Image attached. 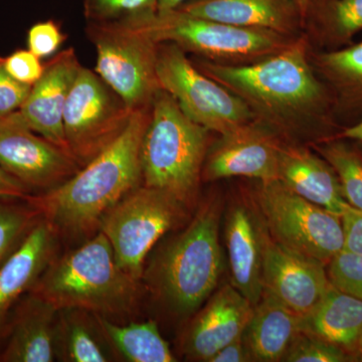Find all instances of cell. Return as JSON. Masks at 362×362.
I'll return each instance as SVG.
<instances>
[{
  "label": "cell",
  "mask_w": 362,
  "mask_h": 362,
  "mask_svg": "<svg viewBox=\"0 0 362 362\" xmlns=\"http://www.w3.org/2000/svg\"><path fill=\"white\" fill-rule=\"evenodd\" d=\"M4 66L9 75L23 84L33 86L42 77L45 71L39 57L30 49H20L4 58Z\"/></svg>",
  "instance_id": "cell-34"
},
{
  "label": "cell",
  "mask_w": 362,
  "mask_h": 362,
  "mask_svg": "<svg viewBox=\"0 0 362 362\" xmlns=\"http://www.w3.org/2000/svg\"><path fill=\"white\" fill-rule=\"evenodd\" d=\"M33 294L58 310L122 313L135 304L137 279L117 264L110 242L100 232L82 247L49 263Z\"/></svg>",
  "instance_id": "cell-3"
},
{
  "label": "cell",
  "mask_w": 362,
  "mask_h": 362,
  "mask_svg": "<svg viewBox=\"0 0 362 362\" xmlns=\"http://www.w3.org/2000/svg\"><path fill=\"white\" fill-rule=\"evenodd\" d=\"M252 361L251 354L245 342L244 335L226 344L209 362H246Z\"/></svg>",
  "instance_id": "cell-37"
},
{
  "label": "cell",
  "mask_w": 362,
  "mask_h": 362,
  "mask_svg": "<svg viewBox=\"0 0 362 362\" xmlns=\"http://www.w3.org/2000/svg\"><path fill=\"white\" fill-rule=\"evenodd\" d=\"M66 39V35L57 21H40L28 30V47L40 59L47 58L59 51Z\"/></svg>",
  "instance_id": "cell-33"
},
{
  "label": "cell",
  "mask_w": 362,
  "mask_h": 362,
  "mask_svg": "<svg viewBox=\"0 0 362 362\" xmlns=\"http://www.w3.org/2000/svg\"><path fill=\"white\" fill-rule=\"evenodd\" d=\"M183 207L170 195L145 185L112 206L99 226L120 268L137 280L141 277L150 250L180 220Z\"/></svg>",
  "instance_id": "cell-10"
},
{
  "label": "cell",
  "mask_w": 362,
  "mask_h": 362,
  "mask_svg": "<svg viewBox=\"0 0 362 362\" xmlns=\"http://www.w3.org/2000/svg\"><path fill=\"white\" fill-rule=\"evenodd\" d=\"M296 2L300 13L306 23L307 16H308L309 7H310L311 0H294Z\"/></svg>",
  "instance_id": "cell-41"
},
{
  "label": "cell",
  "mask_w": 362,
  "mask_h": 362,
  "mask_svg": "<svg viewBox=\"0 0 362 362\" xmlns=\"http://www.w3.org/2000/svg\"><path fill=\"white\" fill-rule=\"evenodd\" d=\"M220 218L218 201L202 206L187 228L164 247L153 267V285L180 315L197 311L220 280L223 262Z\"/></svg>",
  "instance_id": "cell-5"
},
{
  "label": "cell",
  "mask_w": 362,
  "mask_h": 362,
  "mask_svg": "<svg viewBox=\"0 0 362 362\" xmlns=\"http://www.w3.org/2000/svg\"><path fill=\"white\" fill-rule=\"evenodd\" d=\"M310 21L323 44L341 47L362 30V0H325L309 7Z\"/></svg>",
  "instance_id": "cell-26"
},
{
  "label": "cell",
  "mask_w": 362,
  "mask_h": 362,
  "mask_svg": "<svg viewBox=\"0 0 362 362\" xmlns=\"http://www.w3.org/2000/svg\"><path fill=\"white\" fill-rule=\"evenodd\" d=\"M327 273L334 287L362 300V254L338 252L328 264Z\"/></svg>",
  "instance_id": "cell-32"
},
{
  "label": "cell",
  "mask_w": 362,
  "mask_h": 362,
  "mask_svg": "<svg viewBox=\"0 0 362 362\" xmlns=\"http://www.w3.org/2000/svg\"><path fill=\"white\" fill-rule=\"evenodd\" d=\"M66 311L61 319L56 335L61 339L62 351L66 361L73 362H106L108 357L99 344L92 330L84 321L77 318L76 309H62Z\"/></svg>",
  "instance_id": "cell-28"
},
{
  "label": "cell",
  "mask_w": 362,
  "mask_h": 362,
  "mask_svg": "<svg viewBox=\"0 0 362 362\" xmlns=\"http://www.w3.org/2000/svg\"><path fill=\"white\" fill-rule=\"evenodd\" d=\"M334 137L344 138L350 141L358 142L362 144V120L337 133Z\"/></svg>",
  "instance_id": "cell-39"
},
{
  "label": "cell",
  "mask_w": 362,
  "mask_h": 362,
  "mask_svg": "<svg viewBox=\"0 0 362 362\" xmlns=\"http://www.w3.org/2000/svg\"><path fill=\"white\" fill-rule=\"evenodd\" d=\"M209 132L188 118L166 90H158L142 140L143 185L183 206L192 202L209 150Z\"/></svg>",
  "instance_id": "cell-4"
},
{
  "label": "cell",
  "mask_w": 362,
  "mask_h": 362,
  "mask_svg": "<svg viewBox=\"0 0 362 362\" xmlns=\"http://www.w3.org/2000/svg\"><path fill=\"white\" fill-rule=\"evenodd\" d=\"M54 228L47 221L35 223L0 268V328L21 294L35 286L51 261Z\"/></svg>",
  "instance_id": "cell-20"
},
{
  "label": "cell",
  "mask_w": 362,
  "mask_h": 362,
  "mask_svg": "<svg viewBox=\"0 0 362 362\" xmlns=\"http://www.w3.org/2000/svg\"><path fill=\"white\" fill-rule=\"evenodd\" d=\"M122 23L156 44L170 42L185 52L226 65L254 63L282 51L297 39L206 20L180 9Z\"/></svg>",
  "instance_id": "cell-6"
},
{
  "label": "cell",
  "mask_w": 362,
  "mask_h": 362,
  "mask_svg": "<svg viewBox=\"0 0 362 362\" xmlns=\"http://www.w3.org/2000/svg\"><path fill=\"white\" fill-rule=\"evenodd\" d=\"M283 143L275 130L259 120L221 134L207 150L202 178L214 181L244 176L259 181L278 180Z\"/></svg>",
  "instance_id": "cell-13"
},
{
  "label": "cell",
  "mask_w": 362,
  "mask_h": 362,
  "mask_svg": "<svg viewBox=\"0 0 362 362\" xmlns=\"http://www.w3.org/2000/svg\"><path fill=\"white\" fill-rule=\"evenodd\" d=\"M82 66L74 47L58 52L45 64L44 74L32 86L30 94L18 110L30 129L68 153L64 111L71 86Z\"/></svg>",
  "instance_id": "cell-16"
},
{
  "label": "cell",
  "mask_w": 362,
  "mask_h": 362,
  "mask_svg": "<svg viewBox=\"0 0 362 362\" xmlns=\"http://www.w3.org/2000/svg\"><path fill=\"white\" fill-rule=\"evenodd\" d=\"M188 0H157L158 2V11L157 13H168L175 11L182 6Z\"/></svg>",
  "instance_id": "cell-40"
},
{
  "label": "cell",
  "mask_w": 362,
  "mask_h": 362,
  "mask_svg": "<svg viewBox=\"0 0 362 362\" xmlns=\"http://www.w3.org/2000/svg\"><path fill=\"white\" fill-rule=\"evenodd\" d=\"M325 264L269 240L264 259V290L302 317L313 310L331 286Z\"/></svg>",
  "instance_id": "cell-15"
},
{
  "label": "cell",
  "mask_w": 362,
  "mask_h": 362,
  "mask_svg": "<svg viewBox=\"0 0 362 362\" xmlns=\"http://www.w3.org/2000/svg\"><path fill=\"white\" fill-rule=\"evenodd\" d=\"M282 361L288 362H347L354 357L332 343L307 333L299 332L286 351Z\"/></svg>",
  "instance_id": "cell-30"
},
{
  "label": "cell",
  "mask_w": 362,
  "mask_h": 362,
  "mask_svg": "<svg viewBox=\"0 0 362 362\" xmlns=\"http://www.w3.org/2000/svg\"><path fill=\"white\" fill-rule=\"evenodd\" d=\"M332 166L349 206L362 211V149L344 138L332 137L313 145Z\"/></svg>",
  "instance_id": "cell-27"
},
{
  "label": "cell",
  "mask_w": 362,
  "mask_h": 362,
  "mask_svg": "<svg viewBox=\"0 0 362 362\" xmlns=\"http://www.w3.org/2000/svg\"><path fill=\"white\" fill-rule=\"evenodd\" d=\"M322 1H325V0H311L310 6H311V4H318V2H322Z\"/></svg>",
  "instance_id": "cell-43"
},
{
  "label": "cell",
  "mask_w": 362,
  "mask_h": 362,
  "mask_svg": "<svg viewBox=\"0 0 362 362\" xmlns=\"http://www.w3.org/2000/svg\"><path fill=\"white\" fill-rule=\"evenodd\" d=\"M299 332V316L275 295L264 290L254 307L244 339L252 361H282Z\"/></svg>",
  "instance_id": "cell-22"
},
{
  "label": "cell",
  "mask_w": 362,
  "mask_h": 362,
  "mask_svg": "<svg viewBox=\"0 0 362 362\" xmlns=\"http://www.w3.org/2000/svg\"><path fill=\"white\" fill-rule=\"evenodd\" d=\"M88 23H122L148 18L158 11L157 0H83Z\"/></svg>",
  "instance_id": "cell-29"
},
{
  "label": "cell",
  "mask_w": 362,
  "mask_h": 362,
  "mask_svg": "<svg viewBox=\"0 0 362 362\" xmlns=\"http://www.w3.org/2000/svg\"><path fill=\"white\" fill-rule=\"evenodd\" d=\"M28 199V187L0 168V199Z\"/></svg>",
  "instance_id": "cell-38"
},
{
  "label": "cell",
  "mask_w": 362,
  "mask_h": 362,
  "mask_svg": "<svg viewBox=\"0 0 362 362\" xmlns=\"http://www.w3.org/2000/svg\"><path fill=\"white\" fill-rule=\"evenodd\" d=\"M156 69L161 89L207 130L225 134L259 120L246 102L202 73L177 45H158Z\"/></svg>",
  "instance_id": "cell-8"
},
{
  "label": "cell",
  "mask_w": 362,
  "mask_h": 362,
  "mask_svg": "<svg viewBox=\"0 0 362 362\" xmlns=\"http://www.w3.org/2000/svg\"><path fill=\"white\" fill-rule=\"evenodd\" d=\"M225 235L232 285L256 306L264 292V259L271 237L255 202L230 204Z\"/></svg>",
  "instance_id": "cell-14"
},
{
  "label": "cell",
  "mask_w": 362,
  "mask_h": 362,
  "mask_svg": "<svg viewBox=\"0 0 362 362\" xmlns=\"http://www.w3.org/2000/svg\"><path fill=\"white\" fill-rule=\"evenodd\" d=\"M18 311V319L1 361L51 362L56 349L58 309L33 294Z\"/></svg>",
  "instance_id": "cell-23"
},
{
  "label": "cell",
  "mask_w": 362,
  "mask_h": 362,
  "mask_svg": "<svg viewBox=\"0 0 362 362\" xmlns=\"http://www.w3.org/2000/svg\"><path fill=\"white\" fill-rule=\"evenodd\" d=\"M177 9L206 20L292 37L305 23L294 0H188Z\"/></svg>",
  "instance_id": "cell-19"
},
{
  "label": "cell",
  "mask_w": 362,
  "mask_h": 362,
  "mask_svg": "<svg viewBox=\"0 0 362 362\" xmlns=\"http://www.w3.org/2000/svg\"><path fill=\"white\" fill-rule=\"evenodd\" d=\"M356 361H362V337L356 350Z\"/></svg>",
  "instance_id": "cell-42"
},
{
  "label": "cell",
  "mask_w": 362,
  "mask_h": 362,
  "mask_svg": "<svg viewBox=\"0 0 362 362\" xmlns=\"http://www.w3.org/2000/svg\"><path fill=\"white\" fill-rule=\"evenodd\" d=\"M100 328L114 349L131 362H173L175 357L154 321L117 325L97 314Z\"/></svg>",
  "instance_id": "cell-25"
},
{
  "label": "cell",
  "mask_w": 362,
  "mask_h": 362,
  "mask_svg": "<svg viewBox=\"0 0 362 362\" xmlns=\"http://www.w3.org/2000/svg\"><path fill=\"white\" fill-rule=\"evenodd\" d=\"M315 66L334 92L333 103L362 113V42L317 54Z\"/></svg>",
  "instance_id": "cell-24"
},
{
  "label": "cell",
  "mask_w": 362,
  "mask_h": 362,
  "mask_svg": "<svg viewBox=\"0 0 362 362\" xmlns=\"http://www.w3.org/2000/svg\"><path fill=\"white\" fill-rule=\"evenodd\" d=\"M0 168L26 187L49 190L81 169L66 150L30 129L18 111L0 116Z\"/></svg>",
  "instance_id": "cell-12"
},
{
  "label": "cell",
  "mask_w": 362,
  "mask_h": 362,
  "mask_svg": "<svg viewBox=\"0 0 362 362\" xmlns=\"http://www.w3.org/2000/svg\"><path fill=\"white\" fill-rule=\"evenodd\" d=\"M299 329L339 346L356 361L362 337V300L331 284L313 310L299 317Z\"/></svg>",
  "instance_id": "cell-21"
},
{
  "label": "cell",
  "mask_w": 362,
  "mask_h": 362,
  "mask_svg": "<svg viewBox=\"0 0 362 362\" xmlns=\"http://www.w3.org/2000/svg\"><path fill=\"white\" fill-rule=\"evenodd\" d=\"M254 305L233 285H225L194 319L185 340V352L209 361L226 344L244 335Z\"/></svg>",
  "instance_id": "cell-17"
},
{
  "label": "cell",
  "mask_w": 362,
  "mask_h": 362,
  "mask_svg": "<svg viewBox=\"0 0 362 362\" xmlns=\"http://www.w3.org/2000/svg\"><path fill=\"white\" fill-rule=\"evenodd\" d=\"M133 113L95 71L81 68L63 121L69 153L81 168L122 134Z\"/></svg>",
  "instance_id": "cell-11"
},
{
  "label": "cell",
  "mask_w": 362,
  "mask_h": 362,
  "mask_svg": "<svg viewBox=\"0 0 362 362\" xmlns=\"http://www.w3.org/2000/svg\"><path fill=\"white\" fill-rule=\"evenodd\" d=\"M272 240L328 265L343 251L341 216L300 197L280 180L261 181L254 197Z\"/></svg>",
  "instance_id": "cell-7"
},
{
  "label": "cell",
  "mask_w": 362,
  "mask_h": 362,
  "mask_svg": "<svg viewBox=\"0 0 362 362\" xmlns=\"http://www.w3.org/2000/svg\"><path fill=\"white\" fill-rule=\"evenodd\" d=\"M30 89L32 86L18 82L9 75L4 66V58L0 57V116L20 110Z\"/></svg>",
  "instance_id": "cell-35"
},
{
  "label": "cell",
  "mask_w": 362,
  "mask_h": 362,
  "mask_svg": "<svg viewBox=\"0 0 362 362\" xmlns=\"http://www.w3.org/2000/svg\"><path fill=\"white\" fill-rule=\"evenodd\" d=\"M307 42L297 37L282 51L243 65L207 59L194 64L209 78L246 102L259 121L279 135L297 134L305 126H327L333 98L316 77Z\"/></svg>",
  "instance_id": "cell-1"
},
{
  "label": "cell",
  "mask_w": 362,
  "mask_h": 362,
  "mask_svg": "<svg viewBox=\"0 0 362 362\" xmlns=\"http://www.w3.org/2000/svg\"><path fill=\"white\" fill-rule=\"evenodd\" d=\"M88 39L96 49L95 73L132 111L151 107L160 90L158 45L123 23H88Z\"/></svg>",
  "instance_id": "cell-9"
},
{
  "label": "cell",
  "mask_w": 362,
  "mask_h": 362,
  "mask_svg": "<svg viewBox=\"0 0 362 362\" xmlns=\"http://www.w3.org/2000/svg\"><path fill=\"white\" fill-rule=\"evenodd\" d=\"M278 180L295 194L338 216L349 206L332 166L319 154L299 145L283 143Z\"/></svg>",
  "instance_id": "cell-18"
},
{
  "label": "cell",
  "mask_w": 362,
  "mask_h": 362,
  "mask_svg": "<svg viewBox=\"0 0 362 362\" xmlns=\"http://www.w3.org/2000/svg\"><path fill=\"white\" fill-rule=\"evenodd\" d=\"M344 247L343 251L362 254V211L349 206L341 214Z\"/></svg>",
  "instance_id": "cell-36"
},
{
  "label": "cell",
  "mask_w": 362,
  "mask_h": 362,
  "mask_svg": "<svg viewBox=\"0 0 362 362\" xmlns=\"http://www.w3.org/2000/svg\"><path fill=\"white\" fill-rule=\"evenodd\" d=\"M151 107L135 111L122 134L70 180L28 202L52 226L89 233L142 181L141 145Z\"/></svg>",
  "instance_id": "cell-2"
},
{
  "label": "cell",
  "mask_w": 362,
  "mask_h": 362,
  "mask_svg": "<svg viewBox=\"0 0 362 362\" xmlns=\"http://www.w3.org/2000/svg\"><path fill=\"white\" fill-rule=\"evenodd\" d=\"M37 214V209L0 202V263L26 230L33 228Z\"/></svg>",
  "instance_id": "cell-31"
}]
</instances>
